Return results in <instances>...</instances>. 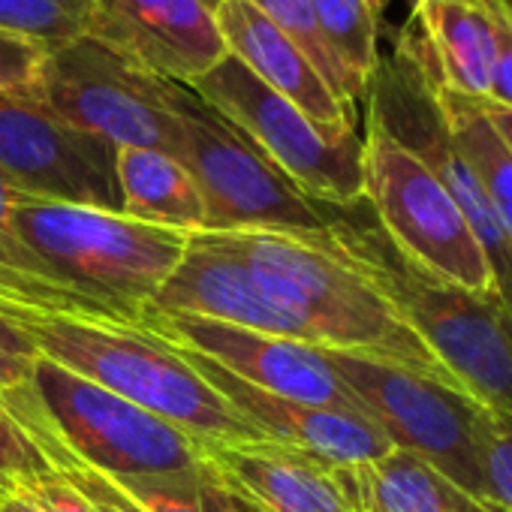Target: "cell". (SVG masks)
<instances>
[{"label":"cell","instance_id":"6da1fadb","mask_svg":"<svg viewBox=\"0 0 512 512\" xmlns=\"http://www.w3.org/2000/svg\"><path fill=\"white\" fill-rule=\"evenodd\" d=\"M0 320L40 359L175 422L202 443L269 440L166 338L55 278L0 263Z\"/></svg>","mask_w":512,"mask_h":512},{"label":"cell","instance_id":"7a4b0ae2","mask_svg":"<svg viewBox=\"0 0 512 512\" xmlns=\"http://www.w3.org/2000/svg\"><path fill=\"white\" fill-rule=\"evenodd\" d=\"M211 235L253 269L263 287L308 329L314 347L389 362L461 389L356 260L341 220L323 232L235 229Z\"/></svg>","mask_w":512,"mask_h":512},{"label":"cell","instance_id":"3957f363","mask_svg":"<svg viewBox=\"0 0 512 512\" xmlns=\"http://www.w3.org/2000/svg\"><path fill=\"white\" fill-rule=\"evenodd\" d=\"M13 232L37 263V275L100 299L139 323L184 260L193 235L124 211L37 196L16 199Z\"/></svg>","mask_w":512,"mask_h":512},{"label":"cell","instance_id":"277c9868","mask_svg":"<svg viewBox=\"0 0 512 512\" xmlns=\"http://www.w3.org/2000/svg\"><path fill=\"white\" fill-rule=\"evenodd\" d=\"M0 404L28 416L88 467L112 476L208 470L202 440L46 359L37 362L28 383L0 392Z\"/></svg>","mask_w":512,"mask_h":512},{"label":"cell","instance_id":"5b68a950","mask_svg":"<svg viewBox=\"0 0 512 512\" xmlns=\"http://www.w3.org/2000/svg\"><path fill=\"white\" fill-rule=\"evenodd\" d=\"M347 244L368 275L398 305L446 374L482 407L512 419V329L497 302L416 272L383 232L344 223Z\"/></svg>","mask_w":512,"mask_h":512},{"label":"cell","instance_id":"8992f818","mask_svg":"<svg viewBox=\"0 0 512 512\" xmlns=\"http://www.w3.org/2000/svg\"><path fill=\"white\" fill-rule=\"evenodd\" d=\"M365 202L383 238L416 272L497 302L500 278L470 220L437 175L365 118Z\"/></svg>","mask_w":512,"mask_h":512},{"label":"cell","instance_id":"52a82bcc","mask_svg":"<svg viewBox=\"0 0 512 512\" xmlns=\"http://www.w3.org/2000/svg\"><path fill=\"white\" fill-rule=\"evenodd\" d=\"M190 91L260 148L308 199L326 208L365 202V139L356 127H326L296 103L220 58Z\"/></svg>","mask_w":512,"mask_h":512},{"label":"cell","instance_id":"ba28073f","mask_svg":"<svg viewBox=\"0 0 512 512\" xmlns=\"http://www.w3.org/2000/svg\"><path fill=\"white\" fill-rule=\"evenodd\" d=\"M172 106L181 124L178 160L190 169L205 199L202 232H323L338 223L326 205L308 199L260 148L187 85L172 82Z\"/></svg>","mask_w":512,"mask_h":512},{"label":"cell","instance_id":"9c48e42d","mask_svg":"<svg viewBox=\"0 0 512 512\" xmlns=\"http://www.w3.org/2000/svg\"><path fill=\"white\" fill-rule=\"evenodd\" d=\"M31 97L115 148H157L178 157L181 124L172 82L91 37L52 49Z\"/></svg>","mask_w":512,"mask_h":512},{"label":"cell","instance_id":"30bf717a","mask_svg":"<svg viewBox=\"0 0 512 512\" xmlns=\"http://www.w3.org/2000/svg\"><path fill=\"white\" fill-rule=\"evenodd\" d=\"M368 416L404 449L482 497L479 431L488 407L467 392L389 362L326 350Z\"/></svg>","mask_w":512,"mask_h":512},{"label":"cell","instance_id":"8fae6325","mask_svg":"<svg viewBox=\"0 0 512 512\" xmlns=\"http://www.w3.org/2000/svg\"><path fill=\"white\" fill-rule=\"evenodd\" d=\"M365 106L371 121H377L398 145H404L416 160H422L437 181L458 202L482 247L488 250L500 287L512 281V247L485 199V190L455 145L446 118L437 106V97L419 67L392 43V52L377 61V70L365 91Z\"/></svg>","mask_w":512,"mask_h":512},{"label":"cell","instance_id":"7c38bea8","mask_svg":"<svg viewBox=\"0 0 512 512\" xmlns=\"http://www.w3.org/2000/svg\"><path fill=\"white\" fill-rule=\"evenodd\" d=\"M118 148L34 97L0 94V175L19 196L121 211Z\"/></svg>","mask_w":512,"mask_h":512},{"label":"cell","instance_id":"4fadbf2b","mask_svg":"<svg viewBox=\"0 0 512 512\" xmlns=\"http://www.w3.org/2000/svg\"><path fill=\"white\" fill-rule=\"evenodd\" d=\"M145 326L154 329L160 338L217 362L226 374L253 389L302 404L368 413L353 389L344 383V377L335 371L326 350L314 344L190 317L148 314Z\"/></svg>","mask_w":512,"mask_h":512},{"label":"cell","instance_id":"5bb4252c","mask_svg":"<svg viewBox=\"0 0 512 512\" xmlns=\"http://www.w3.org/2000/svg\"><path fill=\"white\" fill-rule=\"evenodd\" d=\"M217 4L220 0H91L88 37L136 67L190 88L226 58Z\"/></svg>","mask_w":512,"mask_h":512},{"label":"cell","instance_id":"9a60e30c","mask_svg":"<svg viewBox=\"0 0 512 512\" xmlns=\"http://www.w3.org/2000/svg\"><path fill=\"white\" fill-rule=\"evenodd\" d=\"M148 314L190 317L311 344L308 329L263 287L253 269L211 232H193L184 260Z\"/></svg>","mask_w":512,"mask_h":512},{"label":"cell","instance_id":"2e32d148","mask_svg":"<svg viewBox=\"0 0 512 512\" xmlns=\"http://www.w3.org/2000/svg\"><path fill=\"white\" fill-rule=\"evenodd\" d=\"M172 347L193 365V371L232 410H238L256 431L269 440L311 452L332 467H353V464L377 461L395 449L392 440L386 437V431L368 413L278 398L272 392H263V389H253V386L241 383L238 377L226 374L217 362H211L193 350H184L178 344H172Z\"/></svg>","mask_w":512,"mask_h":512},{"label":"cell","instance_id":"e0dca14e","mask_svg":"<svg viewBox=\"0 0 512 512\" xmlns=\"http://www.w3.org/2000/svg\"><path fill=\"white\" fill-rule=\"evenodd\" d=\"M214 479L250 512H356L338 467L278 440L202 443Z\"/></svg>","mask_w":512,"mask_h":512},{"label":"cell","instance_id":"ac0fdd59","mask_svg":"<svg viewBox=\"0 0 512 512\" xmlns=\"http://www.w3.org/2000/svg\"><path fill=\"white\" fill-rule=\"evenodd\" d=\"M0 410L37 449L43 464L67 485H73L97 512H250L214 479L211 470L169 476H112L70 455L28 416L4 404Z\"/></svg>","mask_w":512,"mask_h":512},{"label":"cell","instance_id":"d6986e66","mask_svg":"<svg viewBox=\"0 0 512 512\" xmlns=\"http://www.w3.org/2000/svg\"><path fill=\"white\" fill-rule=\"evenodd\" d=\"M392 43L428 82L467 100H488L494 58L488 0H416Z\"/></svg>","mask_w":512,"mask_h":512},{"label":"cell","instance_id":"ffe728a7","mask_svg":"<svg viewBox=\"0 0 512 512\" xmlns=\"http://www.w3.org/2000/svg\"><path fill=\"white\" fill-rule=\"evenodd\" d=\"M217 25L226 55H232L263 85L326 127H356V109L347 106L314 70L305 52L287 40L260 10H253L247 0H220Z\"/></svg>","mask_w":512,"mask_h":512},{"label":"cell","instance_id":"44dd1931","mask_svg":"<svg viewBox=\"0 0 512 512\" xmlns=\"http://www.w3.org/2000/svg\"><path fill=\"white\" fill-rule=\"evenodd\" d=\"M338 479L356 512H491L479 494L404 449L338 467Z\"/></svg>","mask_w":512,"mask_h":512},{"label":"cell","instance_id":"7402d4cb","mask_svg":"<svg viewBox=\"0 0 512 512\" xmlns=\"http://www.w3.org/2000/svg\"><path fill=\"white\" fill-rule=\"evenodd\" d=\"M115 178L124 214L184 232L205 229L202 190L175 154L157 148H118Z\"/></svg>","mask_w":512,"mask_h":512},{"label":"cell","instance_id":"603a6c76","mask_svg":"<svg viewBox=\"0 0 512 512\" xmlns=\"http://www.w3.org/2000/svg\"><path fill=\"white\" fill-rule=\"evenodd\" d=\"M428 85L437 97V106L446 118V127H449L455 145L473 166V172L485 190V199L512 247V151H509V145L491 124L482 100L458 97L434 82H428Z\"/></svg>","mask_w":512,"mask_h":512},{"label":"cell","instance_id":"cb8c5ba5","mask_svg":"<svg viewBox=\"0 0 512 512\" xmlns=\"http://www.w3.org/2000/svg\"><path fill=\"white\" fill-rule=\"evenodd\" d=\"M311 7L326 46L350 76L359 100H365L368 82L380 61L383 19L368 0H311Z\"/></svg>","mask_w":512,"mask_h":512},{"label":"cell","instance_id":"d4e9b609","mask_svg":"<svg viewBox=\"0 0 512 512\" xmlns=\"http://www.w3.org/2000/svg\"><path fill=\"white\" fill-rule=\"evenodd\" d=\"M253 10H260L287 40H293L305 58L314 64V70L326 79V85L347 103L356 109L359 103V91L353 88L350 76L344 73V67L338 64V58L332 55V49L326 46L317 16L311 0H247Z\"/></svg>","mask_w":512,"mask_h":512},{"label":"cell","instance_id":"484cf974","mask_svg":"<svg viewBox=\"0 0 512 512\" xmlns=\"http://www.w3.org/2000/svg\"><path fill=\"white\" fill-rule=\"evenodd\" d=\"M91 0H0V31L49 49L88 37Z\"/></svg>","mask_w":512,"mask_h":512},{"label":"cell","instance_id":"4316f807","mask_svg":"<svg viewBox=\"0 0 512 512\" xmlns=\"http://www.w3.org/2000/svg\"><path fill=\"white\" fill-rule=\"evenodd\" d=\"M482 500L512 509V419L488 410L479 431Z\"/></svg>","mask_w":512,"mask_h":512},{"label":"cell","instance_id":"83f0119b","mask_svg":"<svg viewBox=\"0 0 512 512\" xmlns=\"http://www.w3.org/2000/svg\"><path fill=\"white\" fill-rule=\"evenodd\" d=\"M49 52L52 49L37 40L0 31V94L31 97Z\"/></svg>","mask_w":512,"mask_h":512},{"label":"cell","instance_id":"f1b7e54d","mask_svg":"<svg viewBox=\"0 0 512 512\" xmlns=\"http://www.w3.org/2000/svg\"><path fill=\"white\" fill-rule=\"evenodd\" d=\"M494 22V58L488 79V100L497 109H512V7L506 0H488Z\"/></svg>","mask_w":512,"mask_h":512},{"label":"cell","instance_id":"f546056e","mask_svg":"<svg viewBox=\"0 0 512 512\" xmlns=\"http://www.w3.org/2000/svg\"><path fill=\"white\" fill-rule=\"evenodd\" d=\"M10 488L25 494L40 512H97L73 485H67L49 467H40V470L10 482Z\"/></svg>","mask_w":512,"mask_h":512},{"label":"cell","instance_id":"4dcf8cb0","mask_svg":"<svg viewBox=\"0 0 512 512\" xmlns=\"http://www.w3.org/2000/svg\"><path fill=\"white\" fill-rule=\"evenodd\" d=\"M46 467L37 449L19 434V428L0 410V485H10L34 470Z\"/></svg>","mask_w":512,"mask_h":512},{"label":"cell","instance_id":"1f68e13d","mask_svg":"<svg viewBox=\"0 0 512 512\" xmlns=\"http://www.w3.org/2000/svg\"><path fill=\"white\" fill-rule=\"evenodd\" d=\"M37 362L40 356L31 350V344L10 323L0 320V392L28 383Z\"/></svg>","mask_w":512,"mask_h":512},{"label":"cell","instance_id":"d6a6232c","mask_svg":"<svg viewBox=\"0 0 512 512\" xmlns=\"http://www.w3.org/2000/svg\"><path fill=\"white\" fill-rule=\"evenodd\" d=\"M16 199H19V193L7 184L4 175H0V263L37 275V263L31 260V253L19 244L16 232H13V205H16Z\"/></svg>","mask_w":512,"mask_h":512},{"label":"cell","instance_id":"836d02e7","mask_svg":"<svg viewBox=\"0 0 512 512\" xmlns=\"http://www.w3.org/2000/svg\"><path fill=\"white\" fill-rule=\"evenodd\" d=\"M0 512H40L25 494L10 485H0Z\"/></svg>","mask_w":512,"mask_h":512},{"label":"cell","instance_id":"e575fe53","mask_svg":"<svg viewBox=\"0 0 512 512\" xmlns=\"http://www.w3.org/2000/svg\"><path fill=\"white\" fill-rule=\"evenodd\" d=\"M485 109H488L491 124L497 127V133L503 136V142H506L509 151H512V109H497V106H491V103H485Z\"/></svg>","mask_w":512,"mask_h":512},{"label":"cell","instance_id":"d590c367","mask_svg":"<svg viewBox=\"0 0 512 512\" xmlns=\"http://www.w3.org/2000/svg\"><path fill=\"white\" fill-rule=\"evenodd\" d=\"M500 311H503V317H506V323L512 329V281L506 287H500Z\"/></svg>","mask_w":512,"mask_h":512},{"label":"cell","instance_id":"8d00e7d4","mask_svg":"<svg viewBox=\"0 0 512 512\" xmlns=\"http://www.w3.org/2000/svg\"><path fill=\"white\" fill-rule=\"evenodd\" d=\"M368 4L374 7V13H377L380 19L386 16V0H368ZM407 4H410V10H413V7H416V0H407Z\"/></svg>","mask_w":512,"mask_h":512},{"label":"cell","instance_id":"74e56055","mask_svg":"<svg viewBox=\"0 0 512 512\" xmlns=\"http://www.w3.org/2000/svg\"><path fill=\"white\" fill-rule=\"evenodd\" d=\"M491 512H512V509H503V506H491Z\"/></svg>","mask_w":512,"mask_h":512},{"label":"cell","instance_id":"f35d334b","mask_svg":"<svg viewBox=\"0 0 512 512\" xmlns=\"http://www.w3.org/2000/svg\"><path fill=\"white\" fill-rule=\"evenodd\" d=\"M506 4H509V7H512V0H506Z\"/></svg>","mask_w":512,"mask_h":512}]
</instances>
